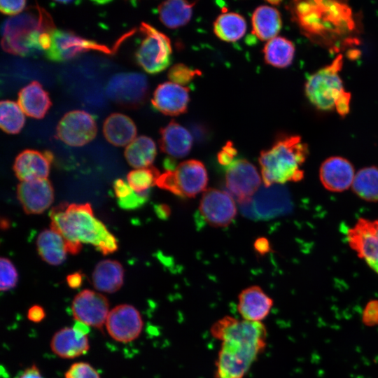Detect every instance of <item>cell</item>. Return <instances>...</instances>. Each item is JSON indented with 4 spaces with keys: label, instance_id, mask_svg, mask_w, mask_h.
Segmentation results:
<instances>
[{
    "label": "cell",
    "instance_id": "6da1fadb",
    "mask_svg": "<svg viewBox=\"0 0 378 378\" xmlns=\"http://www.w3.org/2000/svg\"><path fill=\"white\" fill-rule=\"evenodd\" d=\"M210 332L220 342L215 378H244L266 348L267 332L261 322L225 316L211 326Z\"/></svg>",
    "mask_w": 378,
    "mask_h": 378
},
{
    "label": "cell",
    "instance_id": "7a4b0ae2",
    "mask_svg": "<svg viewBox=\"0 0 378 378\" xmlns=\"http://www.w3.org/2000/svg\"><path fill=\"white\" fill-rule=\"evenodd\" d=\"M50 229L64 240L66 251L78 254L82 243L90 244L103 255L115 252L117 239L105 225L97 218L91 204L62 202L50 209Z\"/></svg>",
    "mask_w": 378,
    "mask_h": 378
},
{
    "label": "cell",
    "instance_id": "3957f363",
    "mask_svg": "<svg viewBox=\"0 0 378 378\" xmlns=\"http://www.w3.org/2000/svg\"><path fill=\"white\" fill-rule=\"evenodd\" d=\"M291 9L302 31L315 39L329 41L354 29L351 8L340 1H294Z\"/></svg>",
    "mask_w": 378,
    "mask_h": 378
},
{
    "label": "cell",
    "instance_id": "277c9868",
    "mask_svg": "<svg viewBox=\"0 0 378 378\" xmlns=\"http://www.w3.org/2000/svg\"><path fill=\"white\" fill-rule=\"evenodd\" d=\"M308 155V147L299 136L279 139L259 156L265 187L298 182L304 178L302 169Z\"/></svg>",
    "mask_w": 378,
    "mask_h": 378
},
{
    "label": "cell",
    "instance_id": "5b68a950",
    "mask_svg": "<svg viewBox=\"0 0 378 378\" xmlns=\"http://www.w3.org/2000/svg\"><path fill=\"white\" fill-rule=\"evenodd\" d=\"M55 29L50 14L36 6L34 12L27 11L6 20L2 28L1 47L15 55H36L43 51L40 45L41 34Z\"/></svg>",
    "mask_w": 378,
    "mask_h": 378
},
{
    "label": "cell",
    "instance_id": "8992f818",
    "mask_svg": "<svg viewBox=\"0 0 378 378\" xmlns=\"http://www.w3.org/2000/svg\"><path fill=\"white\" fill-rule=\"evenodd\" d=\"M342 55H338L329 65L309 76L305 84V93L316 108L329 111L348 92L344 89L339 72L342 66Z\"/></svg>",
    "mask_w": 378,
    "mask_h": 378
},
{
    "label": "cell",
    "instance_id": "52a82bcc",
    "mask_svg": "<svg viewBox=\"0 0 378 378\" xmlns=\"http://www.w3.org/2000/svg\"><path fill=\"white\" fill-rule=\"evenodd\" d=\"M139 29L144 38L135 53L137 64L148 74H155L164 71L171 62L169 38L146 22H141Z\"/></svg>",
    "mask_w": 378,
    "mask_h": 378
},
{
    "label": "cell",
    "instance_id": "ba28073f",
    "mask_svg": "<svg viewBox=\"0 0 378 378\" xmlns=\"http://www.w3.org/2000/svg\"><path fill=\"white\" fill-rule=\"evenodd\" d=\"M106 93L117 104L130 108L141 106L148 93V83L145 75L136 73H120L108 80Z\"/></svg>",
    "mask_w": 378,
    "mask_h": 378
},
{
    "label": "cell",
    "instance_id": "9c48e42d",
    "mask_svg": "<svg viewBox=\"0 0 378 378\" xmlns=\"http://www.w3.org/2000/svg\"><path fill=\"white\" fill-rule=\"evenodd\" d=\"M290 209V200L287 191L277 185L260 188L250 201L240 204L241 213L255 220L273 218Z\"/></svg>",
    "mask_w": 378,
    "mask_h": 378
},
{
    "label": "cell",
    "instance_id": "30bf717a",
    "mask_svg": "<svg viewBox=\"0 0 378 378\" xmlns=\"http://www.w3.org/2000/svg\"><path fill=\"white\" fill-rule=\"evenodd\" d=\"M89 50L112 53V50L104 45L80 37L70 31L55 29L51 32V46L44 54L52 62H64Z\"/></svg>",
    "mask_w": 378,
    "mask_h": 378
},
{
    "label": "cell",
    "instance_id": "8fae6325",
    "mask_svg": "<svg viewBox=\"0 0 378 378\" xmlns=\"http://www.w3.org/2000/svg\"><path fill=\"white\" fill-rule=\"evenodd\" d=\"M351 248L378 274V219L360 218L346 232Z\"/></svg>",
    "mask_w": 378,
    "mask_h": 378
},
{
    "label": "cell",
    "instance_id": "7c38bea8",
    "mask_svg": "<svg viewBox=\"0 0 378 378\" xmlns=\"http://www.w3.org/2000/svg\"><path fill=\"white\" fill-rule=\"evenodd\" d=\"M261 183L256 167L246 159H237L227 166L225 185L239 204L250 201Z\"/></svg>",
    "mask_w": 378,
    "mask_h": 378
},
{
    "label": "cell",
    "instance_id": "4fadbf2b",
    "mask_svg": "<svg viewBox=\"0 0 378 378\" xmlns=\"http://www.w3.org/2000/svg\"><path fill=\"white\" fill-rule=\"evenodd\" d=\"M96 122L92 115L81 110L65 113L56 128L57 137L71 146H82L97 134Z\"/></svg>",
    "mask_w": 378,
    "mask_h": 378
},
{
    "label": "cell",
    "instance_id": "5bb4252c",
    "mask_svg": "<svg viewBox=\"0 0 378 378\" xmlns=\"http://www.w3.org/2000/svg\"><path fill=\"white\" fill-rule=\"evenodd\" d=\"M199 210L206 222L214 227L227 226L237 214L232 197L228 192L216 188L204 191Z\"/></svg>",
    "mask_w": 378,
    "mask_h": 378
},
{
    "label": "cell",
    "instance_id": "9a60e30c",
    "mask_svg": "<svg viewBox=\"0 0 378 378\" xmlns=\"http://www.w3.org/2000/svg\"><path fill=\"white\" fill-rule=\"evenodd\" d=\"M107 331L115 340L127 343L136 340L144 326L140 312L130 304H120L112 309L106 321Z\"/></svg>",
    "mask_w": 378,
    "mask_h": 378
},
{
    "label": "cell",
    "instance_id": "2e32d148",
    "mask_svg": "<svg viewBox=\"0 0 378 378\" xmlns=\"http://www.w3.org/2000/svg\"><path fill=\"white\" fill-rule=\"evenodd\" d=\"M108 308V300L104 295L88 289L78 293L71 304L77 321L99 329H102L106 321Z\"/></svg>",
    "mask_w": 378,
    "mask_h": 378
},
{
    "label": "cell",
    "instance_id": "e0dca14e",
    "mask_svg": "<svg viewBox=\"0 0 378 378\" xmlns=\"http://www.w3.org/2000/svg\"><path fill=\"white\" fill-rule=\"evenodd\" d=\"M17 197L27 214H41L54 201V188L47 178L21 181L17 186Z\"/></svg>",
    "mask_w": 378,
    "mask_h": 378
},
{
    "label": "cell",
    "instance_id": "ac0fdd59",
    "mask_svg": "<svg viewBox=\"0 0 378 378\" xmlns=\"http://www.w3.org/2000/svg\"><path fill=\"white\" fill-rule=\"evenodd\" d=\"M53 155L50 151L26 149L15 159L13 169L21 181L47 179Z\"/></svg>",
    "mask_w": 378,
    "mask_h": 378
},
{
    "label": "cell",
    "instance_id": "d6986e66",
    "mask_svg": "<svg viewBox=\"0 0 378 378\" xmlns=\"http://www.w3.org/2000/svg\"><path fill=\"white\" fill-rule=\"evenodd\" d=\"M189 101V88L169 81L156 88L151 103L157 111L174 116L187 111Z\"/></svg>",
    "mask_w": 378,
    "mask_h": 378
},
{
    "label": "cell",
    "instance_id": "ffe728a7",
    "mask_svg": "<svg viewBox=\"0 0 378 378\" xmlns=\"http://www.w3.org/2000/svg\"><path fill=\"white\" fill-rule=\"evenodd\" d=\"M273 304V300L260 286H251L239 293L237 309L241 318L262 323Z\"/></svg>",
    "mask_w": 378,
    "mask_h": 378
},
{
    "label": "cell",
    "instance_id": "44dd1931",
    "mask_svg": "<svg viewBox=\"0 0 378 378\" xmlns=\"http://www.w3.org/2000/svg\"><path fill=\"white\" fill-rule=\"evenodd\" d=\"M355 176L351 163L342 157L326 159L321 165L319 178L323 187L332 192H342L352 186Z\"/></svg>",
    "mask_w": 378,
    "mask_h": 378
},
{
    "label": "cell",
    "instance_id": "7402d4cb",
    "mask_svg": "<svg viewBox=\"0 0 378 378\" xmlns=\"http://www.w3.org/2000/svg\"><path fill=\"white\" fill-rule=\"evenodd\" d=\"M182 197H193L203 191L208 183L204 164L197 160L181 162L174 170Z\"/></svg>",
    "mask_w": 378,
    "mask_h": 378
},
{
    "label": "cell",
    "instance_id": "603a6c76",
    "mask_svg": "<svg viewBox=\"0 0 378 378\" xmlns=\"http://www.w3.org/2000/svg\"><path fill=\"white\" fill-rule=\"evenodd\" d=\"M192 140L190 132L175 120L160 130V150L172 158L186 156L191 150Z\"/></svg>",
    "mask_w": 378,
    "mask_h": 378
},
{
    "label": "cell",
    "instance_id": "cb8c5ba5",
    "mask_svg": "<svg viewBox=\"0 0 378 378\" xmlns=\"http://www.w3.org/2000/svg\"><path fill=\"white\" fill-rule=\"evenodd\" d=\"M50 347L53 353L61 358H74L85 354L90 345L86 335L66 327L53 335Z\"/></svg>",
    "mask_w": 378,
    "mask_h": 378
},
{
    "label": "cell",
    "instance_id": "d4e9b609",
    "mask_svg": "<svg viewBox=\"0 0 378 378\" xmlns=\"http://www.w3.org/2000/svg\"><path fill=\"white\" fill-rule=\"evenodd\" d=\"M18 104L26 115L41 119L50 108L51 101L41 84L34 80L20 90Z\"/></svg>",
    "mask_w": 378,
    "mask_h": 378
},
{
    "label": "cell",
    "instance_id": "484cf974",
    "mask_svg": "<svg viewBox=\"0 0 378 378\" xmlns=\"http://www.w3.org/2000/svg\"><path fill=\"white\" fill-rule=\"evenodd\" d=\"M103 133L111 144L125 146L136 138V127L130 117L120 113H113L106 118Z\"/></svg>",
    "mask_w": 378,
    "mask_h": 378
},
{
    "label": "cell",
    "instance_id": "4316f807",
    "mask_svg": "<svg viewBox=\"0 0 378 378\" xmlns=\"http://www.w3.org/2000/svg\"><path fill=\"white\" fill-rule=\"evenodd\" d=\"M92 279L93 286L97 290L108 293H115L123 284V267L117 260H101L96 265Z\"/></svg>",
    "mask_w": 378,
    "mask_h": 378
},
{
    "label": "cell",
    "instance_id": "83f0119b",
    "mask_svg": "<svg viewBox=\"0 0 378 378\" xmlns=\"http://www.w3.org/2000/svg\"><path fill=\"white\" fill-rule=\"evenodd\" d=\"M253 34L261 41H269L276 36L281 28L279 10L271 6L257 7L251 17Z\"/></svg>",
    "mask_w": 378,
    "mask_h": 378
},
{
    "label": "cell",
    "instance_id": "f1b7e54d",
    "mask_svg": "<svg viewBox=\"0 0 378 378\" xmlns=\"http://www.w3.org/2000/svg\"><path fill=\"white\" fill-rule=\"evenodd\" d=\"M36 249L41 259L51 265H61L66 258L64 239L52 229H46L39 233Z\"/></svg>",
    "mask_w": 378,
    "mask_h": 378
},
{
    "label": "cell",
    "instance_id": "f546056e",
    "mask_svg": "<svg viewBox=\"0 0 378 378\" xmlns=\"http://www.w3.org/2000/svg\"><path fill=\"white\" fill-rule=\"evenodd\" d=\"M196 2L183 0H169L161 3L158 8L162 24L170 29L186 25L191 19Z\"/></svg>",
    "mask_w": 378,
    "mask_h": 378
},
{
    "label": "cell",
    "instance_id": "4dcf8cb0",
    "mask_svg": "<svg viewBox=\"0 0 378 378\" xmlns=\"http://www.w3.org/2000/svg\"><path fill=\"white\" fill-rule=\"evenodd\" d=\"M157 155L154 141L146 136L136 137L125 148L124 155L128 164L136 169L150 167Z\"/></svg>",
    "mask_w": 378,
    "mask_h": 378
},
{
    "label": "cell",
    "instance_id": "1f68e13d",
    "mask_svg": "<svg viewBox=\"0 0 378 378\" xmlns=\"http://www.w3.org/2000/svg\"><path fill=\"white\" fill-rule=\"evenodd\" d=\"M246 22L244 18L234 12H225L219 15L214 23V31L220 39L234 42L245 34Z\"/></svg>",
    "mask_w": 378,
    "mask_h": 378
},
{
    "label": "cell",
    "instance_id": "d6a6232c",
    "mask_svg": "<svg viewBox=\"0 0 378 378\" xmlns=\"http://www.w3.org/2000/svg\"><path fill=\"white\" fill-rule=\"evenodd\" d=\"M264 59L268 64L284 68L289 66L295 55V46L288 39L276 36L269 40L263 48Z\"/></svg>",
    "mask_w": 378,
    "mask_h": 378
},
{
    "label": "cell",
    "instance_id": "836d02e7",
    "mask_svg": "<svg viewBox=\"0 0 378 378\" xmlns=\"http://www.w3.org/2000/svg\"><path fill=\"white\" fill-rule=\"evenodd\" d=\"M354 192L367 202H378V167H368L360 169L352 183Z\"/></svg>",
    "mask_w": 378,
    "mask_h": 378
},
{
    "label": "cell",
    "instance_id": "e575fe53",
    "mask_svg": "<svg viewBox=\"0 0 378 378\" xmlns=\"http://www.w3.org/2000/svg\"><path fill=\"white\" fill-rule=\"evenodd\" d=\"M24 113L18 104L10 100L0 103V127L7 134H18L24 124Z\"/></svg>",
    "mask_w": 378,
    "mask_h": 378
},
{
    "label": "cell",
    "instance_id": "d590c367",
    "mask_svg": "<svg viewBox=\"0 0 378 378\" xmlns=\"http://www.w3.org/2000/svg\"><path fill=\"white\" fill-rule=\"evenodd\" d=\"M160 175L154 167L132 170L127 175L128 184L136 192H142L155 185L156 180Z\"/></svg>",
    "mask_w": 378,
    "mask_h": 378
},
{
    "label": "cell",
    "instance_id": "8d00e7d4",
    "mask_svg": "<svg viewBox=\"0 0 378 378\" xmlns=\"http://www.w3.org/2000/svg\"><path fill=\"white\" fill-rule=\"evenodd\" d=\"M201 74L200 70L193 69L184 64H176L169 69L168 78L171 82L185 86Z\"/></svg>",
    "mask_w": 378,
    "mask_h": 378
},
{
    "label": "cell",
    "instance_id": "74e56055",
    "mask_svg": "<svg viewBox=\"0 0 378 378\" xmlns=\"http://www.w3.org/2000/svg\"><path fill=\"white\" fill-rule=\"evenodd\" d=\"M0 267L1 290L7 291L15 287L18 280V274L13 263L8 258L1 257Z\"/></svg>",
    "mask_w": 378,
    "mask_h": 378
},
{
    "label": "cell",
    "instance_id": "f35d334b",
    "mask_svg": "<svg viewBox=\"0 0 378 378\" xmlns=\"http://www.w3.org/2000/svg\"><path fill=\"white\" fill-rule=\"evenodd\" d=\"M65 378H100L97 370L85 362L74 363L65 373Z\"/></svg>",
    "mask_w": 378,
    "mask_h": 378
},
{
    "label": "cell",
    "instance_id": "ab89813d",
    "mask_svg": "<svg viewBox=\"0 0 378 378\" xmlns=\"http://www.w3.org/2000/svg\"><path fill=\"white\" fill-rule=\"evenodd\" d=\"M155 185L161 189L182 197L174 170H167L161 174L156 180Z\"/></svg>",
    "mask_w": 378,
    "mask_h": 378
},
{
    "label": "cell",
    "instance_id": "60d3db41",
    "mask_svg": "<svg viewBox=\"0 0 378 378\" xmlns=\"http://www.w3.org/2000/svg\"><path fill=\"white\" fill-rule=\"evenodd\" d=\"M148 193L147 191L142 192H133L126 197L118 199L119 207L125 210H134L144 206L147 202Z\"/></svg>",
    "mask_w": 378,
    "mask_h": 378
},
{
    "label": "cell",
    "instance_id": "b9f144b4",
    "mask_svg": "<svg viewBox=\"0 0 378 378\" xmlns=\"http://www.w3.org/2000/svg\"><path fill=\"white\" fill-rule=\"evenodd\" d=\"M26 6L24 0L4 1H0V10L4 14L15 15L21 13Z\"/></svg>",
    "mask_w": 378,
    "mask_h": 378
},
{
    "label": "cell",
    "instance_id": "7bdbcfd3",
    "mask_svg": "<svg viewBox=\"0 0 378 378\" xmlns=\"http://www.w3.org/2000/svg\"><path fill=\"white\" fill-rule=\"evenodd\" d=\"M237 154V150L231 141H227L218 153V161L223 166H229Z\"/></svg>",
    "mask_w": 378,
    "mask_h": 378
},
{
    "label": "cell",
    "instance_id": "ee69618b",
    "mask_svg": "<svg viewBox=\"0 0 378 378\" xmlns=\"http://www.w3.org/2000/svg\"><path fill=\"white\" fill-rule=\"evenodd\" d=\"M113 186L118 199L126 197L133 192L130 185L121 178L116 179Z\"/></svg>",
    "mask_w": 378,
    "mask_h": 378
},
{
    "label": "cell",
    "instance_id": "f6af8a7d",
    "mask_svg": "<svg viewBox=\"0 0 378 378\" xmlns=\"http://www.w3.org/2000/svg\"><path fill=\"white\" fill-rule=\"evenodd\" d=\"M46 316L43 308L39 305H34L28 310V318L35 323L41 322Z\"/></svg>",
    "mask_w": 378,
    "mask_h": 378
},
{
    "label": "cell",
    "instance_id": "bcb514c9",
    "mask_svg": "<svg viewBox=\"0 0 378 378\" xmlns=\"http://www.w3.org/2000/svg\"><path fill=\"white\" fill-rule=\"evenodd\" d=\"M253 247L255 251L261 255H265L272 250L270 241L265 237L258 238L253 244Z\"/></svg>",
    "mask_w": 378,
    "mask_h": 378
},
{
    "label": "cell",
    "instance_id": "7dc6e473",
    "mask_svg": "<svg viewBox=\"0 0 378 378\" xmlns=\"http://www.w3.org/2000/svg\"><path fill=\"white\" fill-rule=\"evenodd\" d=\"M83 274L80 272H76L69 274L66 276L68 286L74 289L79 288L83 284Z\"/></svg>",
    "mask_w": 378,
    "mask_h": 378
},
{
    "label": "cell",
    "instance_id": "c3c4849f",
    "mask_svg": "<svg viewBox=\"0 0 378 378\" xmlns=\"http://www.w3.org/2000/svg\"><path fill=\"white\" fill-rule=\"evenodd\" d=\"M16 378H43L39 370L35 365L27 368Z\"/></svg>",
    "mask_w": 378,
    "mask_h": 378
},
{
    "label": "cell",
    "instance_id": "681fc988",
    "mask_svg": "<svg viewBox=\"0 0 378 378\" xmlns=\"http://www.w3.org/2000/svg\"><path fill=\"white\" fill-rule=\"evenodd\" d=\"M155 212L160 219H167L171 214L169 206L165 204H160L155 206Z\"/></svg>",
    "mask_w": 378,
    "mask_h": 378
},
{
    "label": "cell",
    "instance_id": "f907efd6",
    "mask_svg": "<svg viewBox=\"0 0 378 378\" xmlns=\"http://www.w3.org/2000/svg\"><path fill=\"white\" fill-rule=\"evenodd\" d=\"M74 328L76 329V330L82 332L84 335H86L89 332L88 326H87V325H85V324H84V323H83L81 322H79V321H77L75 323Z\"/></svg>",
    "mask_w": 378,
    "mask_h": 378
},
{
    "label": "cell",
    "instance_id": "816d5d0a",
    "mask_svg": "<svg viewBox=\"0 0 378 378\" xmlns=\"http://www.w3.org/2000/svg\"><path fill=\"white\" fill-rule=\"evenodd\" d=\"M1 227L2 229H8L10 227V222L7 218H2L1 220Z\"/></svg>",
    "mask_w": 378,
    "mask_h": 378
},
{
    "label": "cell",
    "instance_id": "f5cc1de1",
    "mask_svg": "<svg viewBox=\"0 0 378 378\" xmlns=\"http://www.w3.org/2000/svg\"><path fill=\"white\" fill-rule=\"evenodd\" d=\"M268 3L272 4V6L276 5L280 3L279 1H268Z\"/></svg>",
    "mask_w": 378,
    "mask_h": 378
}]
</instances>
